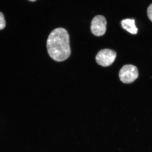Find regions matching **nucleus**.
I'll list each match as a JSON object with an SVG mask.
<instances>
[{
	"label": "nucleus",
	"instance_id": "obj_6",
	"mask_svg": "<svg viewBox=\"0 0 152 152\" xmlns=\"http://www.w3.org/2000/svg\"><path fill=\"white\" fill-rule=\"evenodd\" d=\"M6 26V21L2 13L0 12V30L4 28Z\"/></svg>",
	"mask_w": 152,
	"mask_h": 152
},
{
	"label": "nucleus",
	"instance_id": "obj_8",
	"mask_svg": "<svg viewBox=\"0 0 152 152\" xmlns=\"http://www.w3.org/2000/svg\"><path fill=\"white\" fill-rule=\"evenodd\" d=\"M28 1H30L34 2L37 1V0H28Z\"/></svg>",
	"mask_w": 152,
	"mask_h": 152
},
{
	"label": "nucleus",
	"instance_id": "obj_3",
	"mask_svg": "<svg viewBox=\"0 0 152 152\" xmlns=\"http://www.w3.org/2000/svg\"><path fill=\"white\" fill-rule=\"evenodd\" d=\"M116 56V53L115 51L110 49H103L98 53L96 60L99 65L103 67L108 66L114 62Z\"/></svg>",
	"mask_w": 152,
	"mask_h": 152
},
{
	"label": "nucleus",
	"instance_id": "obj_4",
	"mask_svg": "<svg viewBox=\"0 0 152 152\" xmlns=\"http://www.w3.org/2000/svg\"><path fill=\"white\" fill-rule=\"evenodd\" d=\"M107 22L103 16H96L93 19L91 25V31L93 34L97 37H100L105 34L106 31Z\"/></svg>",
	"mask_w": 152,
	"mask_h": 152
},
{
	"label": "nucleus",
	"instance_id": "obj_1",
	"mask_svg": "<svg viewBox=\"0 0 152 152\" xmlns=\"http://www.w3.org/2000/svg\"><path fill=\"white\" fill-rule=\"evenodd\" d=\"M47 47L53 60L58 62L66 60L71 54L69 36L66 30L59 28L52 31L48 38Z\"/></svg>",
	"mask_w": 152,
	"mask_h": 152
},
{
	"label": "nucleus",
	"instance_id": "obj_5",
	"mask_svg": "<svg viewBox=\"0 0 152 152\" xmlns=\"http://www.w3.org/2000/svg\"><path fill=\"white\" fill-rule=\"evenodd\" d=\"M123 28L126 30L131 34H136L138 32L137 28L136 27L135 20L134 19H125L121 21Z\"/></svg>",
	"mask_w": 152,
	"mask_h": 152
},
{
	"label": "nucleus",
	"instance_id": "obj_7",
	"mask_svg": "<svg viewBox=\"0 0 152 152\" xmlns=\"http://www.w3.org/2000/svg\"><path fill=\"white\" fill-rule=\"evenodd\" d=\"M147 12L149 19L152 22V4L148 8Z\"/></svg>",
	"mask_w": 152,
	"mask_h": 152
},
{
	"label": "nucleus",
	"instance_id": "obj_2",
	"mask_svg": "<svg viewBox=\"0 0 152 152\" xmlns=\"http://www.w3.org/2000/svg\"><path fill=\"white\" fill-rule=\"evenodd\" d=\"M119 76L120 80L123 83H131L138 77V70L135 66L131 64L126 65L120 70Z\"/></svg>",
	"mask_w": 152,
	"mask_h": 152
}]
</instances>
